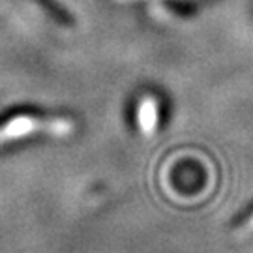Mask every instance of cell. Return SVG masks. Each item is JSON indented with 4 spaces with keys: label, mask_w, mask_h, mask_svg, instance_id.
<instances>
[{
    "label": "cell",
    "mask_w": 253,
    "mask_h": 253,
    "mask_svg": "<svg viewBox=\"0 0 253 253\" xmlns=\"http://www.w3.org/2000/svg\"><path fill=\"white\" fill-rule=\"evenodd\" d=\"M73 131L70 118H40L34 115H17L0 126V145L17 141L34 133H49L54 137H66Z\"/></svg>",
    "instance_id": "1"
},
{
    "label": "cell",
    "mask_w": 253,
    "mask_h": 253,
    "mask_svg": "<svg viewBox=\"0 0 253 253\" xmlns=\"http://www.w3.org/2000/svg\"><path fill=\"white\" fill-rule=\"evenodd\" d=\"M252 235H253V214L236 229V236H238V238H248V236H252Z\"/></svg>",
    "instance_id": "3"
},
{
    "label": "cell",
    "mask_w": 253,
    "mask_h": 253,
    "mask_svg": "<svg viewBox=\"0 0 253 253\" xmlns=\"http://www.w3.org/2000/svg\"><path fill=\"white\" fill-rule=\"evenodd\" d=\"M158 120H160V107L154 96H145L139 107H137V124L141 133L146 137L154 135L156 127H158Z\"/></svg>",
    "instance_id": "2"
}]
</instances>
